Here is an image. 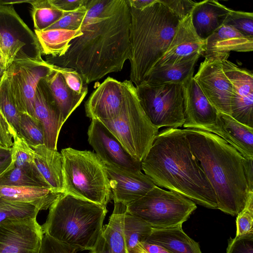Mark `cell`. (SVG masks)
I'll list each match as a JSON object with an SVG mask.
<instances>
[{
	"label": "cell",
	"instance_id": "obj_42",
	"mask_svg": "<svg viewBox=\"0 0 253 253\" xmlns=\"http://www.w3.org/2000/svg\"><path fill=\"white\" fill-rule=\"evenodd\" d=\"M56 67L71 89L79 94L88 91L87 84H85L81 76L75 70L57 66Z\"/></svg>",
	"mask_w": 253,
	"mask_h": 253
},
{
	"label": "cell",
	"instance_id": "obj_7",
	"mask_svg": "<svg viewBox=\"0 0 253 253\" xmlns=\"http://www.w3.org/2000/svg\"><path fill=\"white\" fill-rule=\"evenodd\" d=\"M125 99L118 115L100 120L121 143L126 151L141 162L159 132L150 122L140 104L135 86L130 80L124 81Z\"/></svg>",
	"mask_w": 253,
	"mask_h": 253
},
{
	"label": "cell",
	"instance_id": "obj_17",
	"mask_svg": "<svg viewBox=\"0 0 253 253\" xmlns=\"http://www.w3.org/2000/svg\"><path fill=\"white\" fill-rule=\"evenodd\" d=\"M126 96L125 83L107 77L90 94L84 104L86 115L91 120L111 119L120 113Z\"/></svg>",
	"mask_w": 253,
	"mask_h": 253
},
{
	"label": "cell",
	"instance_id": "obj_35",
	"mask_svg": "<svg viewBox=\"0 0 253 253\" xmlns=\"http://www.w3.org/2000/svg\"><path fill=\"white\" fill-rule=\"evenodd\" d=\"M17 134L30 146L44 144V131L41 123L28 113L22 114Z\"/></svg>",
	"mask_w": 253,
	"mask_h": 253
},
{
	"label": "cell",
	"instance_id": "obj_41",
	"mask_svg": "<svg viewBox=\"0 0 253 253\" xmlns=\"http://www.w3.org/2000/svg\"><path fill=\"white\" fill-rule=\"evenodd\" d=\"M80 249L60 242L46 234H43L39 253H77Z\"/></svg>",
	"mask_w": 253,
	"mask_h": 253
},
{
	"label": "cell",
	"instance_id": "obj_51",
	"mask_svg": "<svg viewBox=\"0 0 253 253\" xmlns=\"http://www.w3.org/2000/svg\"><path fill=\"white\" fill-rule=\"evenodd\" d=\"M0 69L5 70V60L4 55L0 45Z\"/></svg>",
	"mask_w": 253,
	"mask_h": 253
},
{
	"label": "cell",
	"instance_id": "obj_32",
	"mask_svg": "<svg viewBox=\"0 0 253 253\" xmlns=\"http://www.w3.org/2000/svg\"><path fill=\"white\" fill-rule=\"evenodd\" d=\"M11 149L12 163L16 167L50 188L37 169L34 161V150L17 133L13 138Z\"/></svg>",
	"mask_w": 253,
	"mask_h": 253
},
{
	"label": "cell",
	"instance_id": "obj_49",
	"mask_svg": "<svg viewBox=\"0 0 253 253\" xmlns=\"http://www.w3.org/2000/svg\"><path fill=\"white\" fill-rule=\"evenodd\" d=\"M129 6L137 10H143L156 2L158 0H127Z\"/></svg>",
	"mask_w": 253,
	"mask_h": 253
},
{
	"label": "cell",
	"instance_id": "obj_11",
	"mask_svg": "<svg viewBox=\"0 0 253 253\" xmlns=\"http://www.w3.org/2000/svg\"><path fill=\"white\" fill-rule=\"evenodd\" d=\"M53 67L43 60H19L13 61L5 70L12 92L22 113H26L35 118L34 103L37 86Z\"/></svg>",
	"mask_w": 253,
	"mask_h": 253
},
{
	"label": "cell",
	"instance_id": "obj_8",
	"mask_svg": "<svg viewBox=\"0 0 253 253\" xmlns=\"http://www.w3.org/2000/svg\"><path fill=\"white\" fill-rule=\"evenodd\" d=\"M196 209V204L191 200L157 186L126 206L128 212L147 223L153 229L182 225Z\"/></svg>",
	"mask_w": 253,
	"mask_h": 253
},
{
	"label": "cell",
	"instance_id": "obj_25",
	"mask_svg": "<svg viewBox=\"0 0 253 253\" xmlns=\"http://www.w3.org/2000/svg\"><path fill=\"white\" fill-rule=\"evenodd\" d=\"M43 80L60 110L65 123L80 105L87 92L79 94L71 89L55 65H54L50 72L43 78Z\"/></svg>",
	"mask_w": 253,
	"mask_h": 253
},
{
	"label": "cell",
	"instance_id": "obj_48",
	"mask_svg": "<svg viewBox=\"0 0 253 253\" xmlns=\"http://www.w3.org/2000/svg\"><path fill=\"white\" fill-rule=\"evenodd\" d=\"M253 159L244 158L243 165L245 177L250 192H253Z\"/></svg>",
	"mask_w": 253,
	"mask_h": 253
},
{
	"label": "cell",
	"instance_id": "obj_15",
	"mask_svg": "<svg viewBox=\"0 0 253 253\" xmlns=\"http://www.w3.org/2000/svg\"><path fill=\"white\" fill-rule=\"evenodd\" d=\"M88 141L106 166L130 171H141V162L133 158L112 132L97 119L88 127Z\"/></svg>",
	"mask_w": 253,
	"mask_h": 253
},
{
	"label": "cell",
	"instance_id": "obj_23",
	"mask_svg": "<svg viewBox=\"0 0 253 253\" xmlns=\"http://www.w3.org/2000/svg\"><path fill=\"white\" fill-rule=\"evenodd\" d=\"M231 9L217 0L198 2L192 12V22L198 36L203 40L222 26Z\"/></svg>",
	"mask_w": 253,
	"mask_h": 253
},
{
	"label": "cell",
	"instance_id": "obj_46",
	"mask_svg": "<svg viewBox=\"0 0 253 253\" xmlns=\"http://www.w3.org/2000/svg\"><path fill=\"white\" fill-rule=\"evenodd\" d=\"M55 8L64 12L75 11L85 5L87 0H49Z\"/></svg>",
	"mask_w": 253,
	"mask_h": 253
},
{
	"label": "cell",
	"instance_id": "obj_2",
	"mask_svg": "<svg viewBox=\"0 0 253 253\" xmlns=\"http://www.w3.org/2000/svg\"><path fill=\"white\" fill-rule=\"evenodd\" d=\"M141 164L156 186L196 204L217 209L214 192L191 151L183 129L166 128L159 132Z\"/></svg>",
	"mask_w": 253,
	"mask_h": 253
},
{
	"label": "cell",
	"instance_id": "obj_16",
	"mask_svg": "<svg viewBox=\"0 0 253 253\" xmlns=\"http://www.w3.org/2000/svg\"><path fill=\"white\" fill-rule=\"evenodd\" d=\"M221 60L223 72L233 85L231 116L237 121L253 128V74L230 61Z\"/></svg>",
	"mask_w": 253,
	"mask_h": 253
},
{
	"label": "cell",
	"instance_id": "obj_47",
	"mask_svg": "<svg viewBox=\"0 0 253 253\" xmlns=\"http://www.w3.org/2000/svg\"><path fill=\"white\" fill-rule=\"evenodd\" d=\"M11 163V149L0 148V175L8 169Z\"/></svg>",
	"mask_w": 253,
	"mask_h": 253
},
{
	"label": "cell",
	"instance_id": "obj_36",
	"mask_svg": "<svg viewBox=\"0 0 253 253\" xmlns=\"http://www.w3.org/2000/svg\"><path fill=\"white\" fill-rule=\"evenodd\" d=\"M39 211L32 205L11 202L0 197V223L10 218H36Z\"/></svg>",
	"mask_w": 253,
	"mask_h": 253
},
{
	"label": "cell",
	"instance_id": "obj_3",
	"mask_svg": "<svg viewBox=\"0 0 253 253\" xmlns=\"http://www.w3.org/2000/svg\"><path fill=\"white\" fill-rule=\"evenodd\" d=\"M183 129L191 151L214 192L217 209L237 215L245 207L250 192L244 157L215 134L194 128Z\"/></svg>",
	"mask_w": 253,
	"mask_h": 253
},
{
	"label": "cell",
	"instance_id": "obj_12",
	"mask_svg": "<svg viewBox=\"0 0 253 253\" xmlns=\"http://www.w3.org/2000/svg\"><path fill=\"white\" fill-rule=\"evenodd\" d=\"M223 54L205 57L193 77L210 103L218 112L231 116L233 85L224 74L221 60Z\"/></svg>",
	"mask_w": 253,
	"mask_h": 253
},
{
	"label": "cell",
	"instance_id": "obj_9",
	"mask_svg": "<svg viewBox=\"0 0 253 253\" xmlns=\"http://www.w3.org/2000/svg\"><path fill=\"white\" fill-rule=\"evenodd\" d=\"M141 106L157 128L181 127L184 123L182 85L141 83L135 86Z\"/></svg>",
	"mask_w": 253,
	"mask_h": 253
},
{
	"label": "cell",
	"instance_id": "obj_21",
	"mask_svg": "<svg viewBox=\"0 0 253 253\" xmlns=\"http://www.w3.org/2000/svg\"><path fill=\"white\" fill-rule=\"evenodd\" d=\"M253 37L246 36L231 26L223 25L205 40L204 57L230 54L231 51L250 52Z\"/></svg>",
	"mask_w": 253,
	"mask_h": 253
},
{
	"label": "cell",
	"instance_id": "obj_29",
	"mask_svg": "<svg viewBox=\"0 0 253 253\" xmlns=\"http://www.w3.org/2000/svg\"><path fill=\"white\" fill-rule=\"evenodd\" d=\"M222 138L245 159H253V128L243 125L231 116L219 112Z\"/></svg>",
	"mask_w": 253,
	"mask_h": 253
},
{
	"label": "cell",
	"instance_id": "obj_45",
	"mask_svg": "<svg viewBox=\"0 0 253 253\" xmlns=\"http://www.w3.org/2000/svg\"><path fill=\"white\" fill-rule=\"evenodd\" d=\"M17 133L0 111V148L10 149Z\"/></svg>",
	"mask_w": 253,
	"mask_h": 253
},
{
	"label": "cell",
	"instance_id": "obj_20",
	"mask_svg": "<svg viewBox=\"0 0 253 253\" xmlns=\"http://www.w3.org/2000/svg\"><path fill=\"white\" fill-rule=\"evenodd\" d=\"M34 109L35 118L40 121L43 128L44 145L47 148L57 150L59 134L64 123L43 78L36 89Z\"/></svg>",
	"mask_w": 253,
	"mask_h": 253
},
{
	"label": "cell",
	"instance_id": "obj_6",
	"mask_svg": "<svg viewBox=\"0 0 253 253\" xmlns=\"http://www.w3.org/2000/svg\"><path fill=\"white\" fill-rule=\"evenodd\" d=\"M64 193L106 206L111 194L105 164L87 150H61Z\"/></svg>",
	"mask_w": 253,
	"mask_h": 253
},
{
	"label": "cell",
	"instance_id": "obj_50",
	"mask_svg": "<svg viewBox=\"0 0 253 253\" xmlns=\"http://www.w3.org/2000/svg\"><path fill=\"white\" fill-rule=\"evenodd\" d=\"M141 247L147 253H171L159 246L146 242L141 244Z\"/></svg>",
	"mask_w": 253,
	"mask_h": 253
},
{
	"label": "cell",
	"instance_id": "obj_40",
	"mask_svg": "<svg viewBox=\"0 0 253 253\" xmlns=\"http://www.w3.org/2000/svg\"><path fill=\"white\" fill-rule=\"evenodd\" d=\"M87 11V9L85 5L75 11L64 12L63 17L47 30L53 29H62L71 31L80 30Z\"/></svg>",
	"mask_w": 253,
	"mask_h": 253
},
{
	"label": "cell",
	"instance_id": "obj_54",
	"mask_svg": "<svg viewBox=\"0 0 253 253\" xmlns=\"http://www.w3.org/2000/svg\"><path fill=\"white\" fill-rule=\"evenodd\" d=\"M144 252H145V251H144ZM145 253H146V252H145Z\"/></svg>",
	"mask_w": 253,
	"mask_h": 253
},
{
	"label": "cell",
	"instance_id": "obj_13",
	"mask_svg": "<svg viewBox=\"0 0 253 253\" xmlns=\"http://www.w3.org/2000/svg\"><path fill=\"white\" fill-rule=\"evenodd\" d=\"M193 77L182 84L185 118L183 127L207 131L222 138L219 112Z\"/></svg>",
	"mask_w": 253,
	"mask_h": 253
},
{
	"label": "cell",
	"instance_id": "obj_14",
	"mask_svg": "<svg viewBox=\"0 0 253 253\" xmlns=\"http://www.w3.org/2000/svg\"><path fill=\"white\" fill-rule=\"evenodd\" d=\"M43 236L36 218H10L0 223V253H39Z\"/></svg>",
	"mask_w": 253,
	"mask_h": 253
},
{
	"label": "cell",
	"instance_id": "obj_10",
	"mask_svg": "<svg viewBox=\"0 0 253 253\" xmlns=\"http://www.w3.org/2000/svg\"><path fill=\"white\" fill-rule=\"evenodd\" d=\"M0 45L5 70L16 60H42L40 46L33 33L12 5L0 4Z\"/></svg>",
	"mask_w": 253,
	"mask_h": 253
},
{
	"label": "cell",
	"instance_id": "obj_19",
	"mask_svg": "<svg viewBox=\"0 0 253 253\" xmlns=\"http://www.w3.org/2000/svg\"><path fill=\"white\" fill-rule=\"evenodd\" d=\"M205 50V41L196 33L191 13L180 21L168 49L152 70L174 65L197 53L203 55Z\"/></svg>",
	"mask_w": 253,
	"mask_h": 253
},
{
	"label": "cell",
	"instance_id": "obj_26",
	"mask_svg": "<svg viewBox=\"0 0 253 253\" xmlns=\"http://www.w3.org/2000/svg\"><path fill=\"white\" fill-rule=\"evenodd\" d=\"M202 55V54L197 53L174 65L154 69L149 73L142 83L153 85L166 84L182 85L194 76L196 63Z\"/></svg>",
	"mask_w": 253,
	"mask_h": 253
},
{
	"label": "cell",
	"instance_id": "obj_5",
	"mask_svg": "<svg viewBox=\"0 0 253 253\" xmlns=\"http://www.w3.org/2000/svg\"><path fill=\"white\" fill-rule=\"evenodd\" d=\"M43 234L80 250H90L102 229L106 206L67 193L60 195L49 207Z\"/></svg>",
	"mask_w": 253,
	"mask_h": 253
},
{
	"label": "cell",
	"instance_id": "obj_24",
	"mask_svg": "<svg viewBox=\"0 0 253 253\" xmlns=\"http://www.w3.org/2000/svg\"><path fill=\"white\" fill-rule=\"evenodd\" d=\"M30 147L34 150L35 164L45 181L55 192L64 193L61 153L44 144Z\"/></svg>",
	"mask_w": 253,
	"mask_h": 253
},
{
	"label": "cell",
	"instance_id": "obj_53",
	"mask_svg": "<svg viewBox=\"0 0 253 253\" xmlns=\"http://www.w3.org/2000/svg\"><path fill=\"white\" fill-rule=\"evenodd\" d=\"M141 253H145V252L143 250V251Z\"/></svg>",
	"mask_w": 253,
	"mask_h": 253
},
{
	"label": "cell",
	"instance_id": "obj_52",
	"mask_svg": "<svg viewBox=\"0 0 253 253\" xmlns=\"http://www.w3.org/2000/svg\"><path fill=\"white\" fill-rule=\"evenodd\" d=\"M5 72V70L0 69V83L2 79V78L4 76Z\"/></svg>",
	"mask_w": 253,
	"mask_h": 253
},
{
	"label": "cell",
	"instance_id": "obj_38",
	"mask_svg": "<svg viewBox=\"0 0 253 253\" xmlns=\"http://www.w3.org/2000/svg\"><path fill=\"white\" fill-rule=\"evenodd\" d=\"M236 237L253 234V192H250L245 207L237 215Z\"/></svg>",
	"mask_w": 253,
	"mask_h": 253
},
{
	"label": "cell",
	"instance_id": "obj_33",
	"mask_svg": "<svg viewBox=\"0 0 253 253\" xmlns=\"http://www.w3.org/2000/svg\"><path fill=\"white\" fill-rule=\"evenodd\" d=\"M33 6L32 18L35 30H47L58 22L64 12L53 7L49 0H30Z\"/></svg>",
	"mask_w": 253,
	"mask_h": 253
},
{
	"label": "cell",
	"instance_id": "obj_34",
	"mask_svg": "<svg viewBox=\"0 0 253 253\" xmlns=\"http://www.w3.org/2000/svg\"><path fill=\"white\" fill-rule=\"evenodd\" d=\"M0 111L17 133L22 113L12 92L6 72L0 83Z\"/></svg>",
	"mask_w": 253,
	"mask_h": 253
},
{
	"label": "cell",
	"instance_id": "obj_31",
	"mask_svg": "<svg viewBox=\"0 0 253 253\" xmlns=\"http://www.w3.org/2000/svg\"><path fill=\"white\" fill-rule=\"evenodd\" d=\"M153 228L147 223L126 211L123 234L127 253H141V244L150 235Z\"/></svg>",
	"mask_w": 253,
	"mask_h": 253
},
{
	"label": "cell",
	"instance_id": "obj_27",
	"mask_svg": "<svg viewBox=\"0 0 253 253\" xmlns=\"http://www.w3.org/2000/svg\"><path fill=\"white\" fill-rule=\"evenodd\" d=\"M145 242L159 246L171 253H202L199 244L184 232L182 225L153 229Z\"/></svg>",
	"mask_w": 253,
	"mask_h": 253
},
{
	"label": "cell",
	"instance_id": "obj_1",
	"mask_svg": "<svg viewBox=\"0 0 253 253\" xmlns=\"http://www.w3.org/2000/svg\"><path fill=\"white\" fill-rule=\"evenodd\" d=\"M83 35L66 53L47 62L75 70L85 84L121 71L130 57V9L127 0H87Z\"/></svg>",
	"mask_w": 253,
	"mask_h": 253
},
{
	"label": "cell",
	"instance_id": "obj_30",
	"mask_svg": "<svg viewBox=\"0 0 253 253\" xmlns=\"http://www.w3.org/2000/svg\"><path fill=\"white\" fill-rule=\"evenodd\" d=\"M42 54L58 57L67 51L70 42L83 35L81 29L71 31L62 29H48L42 31L35 30Z\"/></svg>",
	"mask_w": 253,
	"mask_h": 253
},
{
	"label": "cell",
	"instance_id": "obj_44",
	"mask_svg": "<svg viewBox=\"0 0 253 253\" xmlns=\"http://www.w3.org/2000/svg\"><path fill=\"white\" fill-rule=\"evenodd\" d=\"M226 253H253V234L230 238Z\"/></svg>",
	"mask_w": 253,
	"mask_h": 253
},
{
	"label": "cell",
	"instance_id": "obj_39",
	"mask_svg": "<svg viewBox=\"0 0 253 253\" xmlns=\"http://www.w3.org/2000/svg\"><path fill=\"white\" fill-rule=\"evenodd\" d=\"M223 25L231 26L242 34L253 37V12L230 9Z\"/></svg>",
	"mask_w": 253,
	"mask_h": 253
},
{
	"label": "cell",
	"instance_id": "obj_37",
	"mask_svg": "<svg viewBox=\"0 0 253 253\" xmlns=\"http://www.w3.org/2000/svg\"><path fill=\"white\" fill-rule=\"evenodd\" d=\"M0 186L38 187L51 189L30 176L22 169L16 167L12 163L8 169L0 175Z\"/></svg>",
	"mask_w": 253,
	"mask_h": 253
},
{
	"label": "cell",
	"instance_id": "obj_22",
	"mask_svg": "<svg viewBox=\"0 0 253 253\" xmlns=\"http://www.w3.org/2000/svg\"><path fill=\"white\" fill-rule=\"evenodd\" d=\"M126 206L114 202L109 222L101 233L90 253H127L123 234V222Z\"/></svg>",
	"mask_w": 253,
	"mask_h": 253
},
{
	"label": "cell",
	"instance_id": "obj_43",
	"mask_svg": "<svg viewBox=\"0 0 253 253\" xmlns=\"http://www.w3.org/2000/svg\"><path fill=\"white\" fill-rule=\"evenodd\" d=\"M179 20L190 14L198 2L191 0H160Z\"/></svg>",
	"mask_w": 253,
	"mask_h": 253
},
{
	"label": "cell",
	"instance_id": "obj_4",
	"mask_svg": "<svg viewBox=\"0 0 253 253\" xmlns=\"http://www.w3.org/2000/svg\"><path fill=\"white\" fill-rule=\"evenodd\" d=\"M130 9V81L136 86L168 49L180 20L160 0L143 10Z\"/></svg>",
	"mask_w": 253,
	"mask_h": 253
},
{
	"label": "cell",
	"instance_id": "obj_18",
	"mask_svg": "<svg viewBox=\"0 0 253 253\" xmlns=\"http://www.w3.org/2000/svg\"><path fill=\"white\" fill-rule=\"evenodd\" d=\"M114 202L126 206L144 196L156 186L141 171H130L106 166Z\"/></svg>",
	"mask_w": 253,
	"mask_h": 253
},
{
	"label": "cell",
	"instance_id": "obj_28",
	"mask_svg": "<svg viewBox=\"0 0 253 253\" xmlns=\"http://www.w3.org/2000/svg\"><path fill=\"white\" fill-rule=\"evenodd\" d=\"M62 194L43 187L0 186V197L11 202L32 205L40 211L49 208Z\"/></svg>",
	"mask_w": 253,
	"mask_h": 253
}]
</instances>
